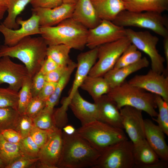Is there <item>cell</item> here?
Listing matches in <instances>:
<instances>
[{
  "label": "cell",
  "instance_id": "1",
  "mask_svg": "<svg viewBox=\"0 0 168 168\" xmlns=\"http://www.w3.org/2000/svg\"><path fill=\"white\" fill-rule=\"evenodd\" d=\"M100 153L76 131L71 135L63 132V145L57 168H93Z\"/></svg>",
  "mask_w": 168,
  "mask_h": 168
},
{
  "label": "cell",
  "instance_id": "2",
  "mask_svg": "<svg viewBox=\"0 0 168 168\" xmlns=\"http://www.w3.org/2000/svg\"><path fill=\"white\" fill-rule=\"evenodd\" d=\"M48 46L41 36H28L13 46L0 45V58L8 56L19 60L32 78L40 71L47 57Z\"/></svg>",
  "mask_w": 168,
  "mask_h": 168
},
{
  "label": "cell",
  "instance_id": "3",
  "mask_svg": "<svg viewBox=\"0 0 168 168\" xmlns=\"http://www.w3.org/2000/svg\"><path fill=\"white\" fill-rule=\"evenodd\" d=\"M40 30L48 46L63 44L82 50L86 45L88 29L70 17L54 26L40 27Z\"/></svg>",
  "mask_w": 168,
  "mask_h": 168
},
{
  "label": "cell",
  "instance_id": "4",
  "mask_svg": "<svg viewBox=\"0 0 168 168\" xmlns=\"http://www.w3.org/2000/svg\"><path fill=\"white\" fill-rule=\"evenodd\" d=\"M107 95L115 102L119 110L128 106L146 112L152 118L157 116L155 95L128 82L125 81L112 88Z\"/></svg>",
  "mask_w": 168,
  "mask_h": 168
},
{
  "label": "cell",
  "instance_id": "5",
  "mask_svg": "<svg viewBox=\"0 0 168 168\" xmlns=\"http://www.w3.org/2000/svg\"><path fill=\"white\" fill-rule=\"evenodd\" d=\"M76 132L100 153L116 143L128 139L123 129L97 120L82 125Z\"/></svg>",
  "mask_w": 168,
  "mask_h": 168
},
{
  "label": "cell",
  "instance_id": "6",
  "mask_svg": "<svg viewBox=\"0 0 168 168\" xmlns=\"http://www.w3.org/2000/svg\"><path fill=\"white\" fill-rule=\"evenodd\" d=\"M112 22L119 26L136 27L150 30L164 38L168 36V20L162 13L152 12H121Z\"/></svg>",
  "mask_w": 168,
  "mask_h": 168
},
{
  "label": "cell",
  "instance_id": "7",
  "mask_svg": "<svg viewBox=\"0 0 168 168\" xmlns=\"http://www.w3.org/2000/svg\"><path fill=\"white\" fill-rule=\"evenodd\" d=\"M133 144L128 139L106 148L93 168H133L134 166Z\"/></svg>",
  "mask_w": 168,
  "mask_h": 168
},
{
  "label": "cell",
  "instance_id": "8",
  "mask_svg": "<svg viewBox=\"0 0 168 168\" xmlns=\"http://www.w3.org/2000/svg\"><path fill=\"white\" fill-rule=\"evenodd\" d=\"M125 35L131 44L149 57L151 69L159 73L167 72L164 65L165 59L156 48L159 40L157 37L148 31H136L129 28L125 29Z\"/></svg>",
  "mask_w": 168,
  "mask_h": 168
},
{
  "label": "cell",
  "instance_id": "9",
  "mask_svg": "<svg viewBox=\"0 0 168 168\" xmlns=\"http://www.w3.org/2000/svg\"><path fill=\"white\" fill-rule=\"evenodd\" d=\"M126 36L98 47L97 61L91 68L88 75L103 77L113 68L123 52L131 44Z\"/></svg>",
  "mask_w": 168,
  "mask_h": 168
},
{
  "label": "cell",
  "instance_id": "10",
  "mask_svg": "<svg viewBox=\"0 0 168 168\" xmlns=\"http://www.w3.org/2000/svg\"><path fill=\"white\" fill-rule=\"evenodd\" d=\"M125 36L124 27L112 21L102 20L98 26L88 29L86 46L91 49Z\"/></svg>",
  "mask_w": 168,
  "mask_h": 168
},
{
  "label": "cell",
  "instance_id": "11",
  "mask_svg": "<svg viewBox=\"0 0 168 168\" xmlns=\"http://www.w3.org/2000/svg\"><path fill=\"white\" fill-rule=\"evenodd\" d=\"M32 14L30 17L26 20L17 17L16 22L21 26L17 29L8 28L0 23V33L4 37V45L13 46L27 36L40 34L39 17L34 13Z\"/></svg>",
  "mask_w": 168,
  "mask_h": 168
},
{
  "label": "cell",
  "instance_id": "12",
  "mask_svg": "<svg viewBox=\"0 0 168 168\" xmlns=\"http://www.w3.org/2000/svg\"><path fill=\"white\" fill-rule=\"evenodd\" d=\"M63 145V132L57 128L50 134L44 145L40 148L39 160L35 167L57 168Z\"/></svg>",
  "mask_w": 168,
  "mask_h": 168
},
{
  "label": "cell",
  "instance_id": "13",
  "mask_svg": "<svg viewBox=\"0 0 168 168\" xmlns=\"http://www.w3.org/2000/svg\"><path fill=\"white\" fill-rule=\"evenodd\" d=\"M150 69L144 75H136L128 82L148 92L160 96L168 102V76Z\"/></svg>",
  "mask_w": 168,
  "mask_h": 168
},
{
  "label": "cell",
  "instance_id": "14",
  "mask_svg": "<svg viewBox=\"0 0 168 168\" xmlns=\"http://www.w3.org/2000/svg\"><path fill=\"white\" fill-rule=\"evenodd\" d=\"M29 76L24 65L14 62L8 56L0 58V85L6 83L8 87L18 92Z\"/></svg>",
  "mask_w": 168,
  "mask_h": 168
},
{
  "label": "cell",
  "instance_id": "15",
  "mask_svg": "<svg viewBox=\"0 0 168 168\" xmlns=\"http://www.w3.org/2000/svg\"><path fill=\"white\" fill-rule=\"evenodd\" d=\"M123 129L134 145L145 139L142 111L126 106L119 110Z\"/></svg>",
  "mask_w": 168,
  "mask_h": 168
},
{
  "label": "cell",
  "instance_id": "16",
  "mask_svg": "<svg viewBox=\"0 0 168 168\" xmlns=\"http://www.w3.org/2000/svg\"><path fill=\"white\" fill-rule=\"evenodd\" d=\"M98 52V48L97 47L82 52L77 56V71L74 80L68 96L63 100L62 106L63 107L68 108L72 97L80 87L86 77L88 75L91 68L96 62Z\"/></svg>",
  "mask_w": 168,
  "mask_h": 168
},
{
  "label": "cell",
  "instance_id": "17",
  "mask_svg": "<svg viewBox=\"0 0 168 168\" xmlns=\"http://www.w3.org/2000/svg\"><path fill=\"white\" fill-rule=\"evenodd\" d=\"M75 5L76 4L63 3L54 8H32L31 10L32 13L39 17L40 27L52 26L71 17Z\"/></svg>",
  "mask_w": 168,
  "mask_h": 168
},
{
  "label": "cell",
  "instance_id": "18",
  "mask_svg": "<svg viewBox=\"0 0 168 168\" xmlns=\"http://www.w3.org/2000/svg\"><path fill=\"white\" fill-rule=\"evenodd\" d=\"M144 126L147 142L160 159L168 161V146L165 140V134L150 119H144Z\"/></svg>",
  "mask_w": 168,
  "mask_h": 168
},
{
  "label": "cell",
  "instance_id": "19",
  "mask_svg": "<svg viewBox=\"0 0 168 168\" xmlns=\"http://www.w3.org/2000/svg\"><path fill=\"white\" fill-rule=\"evenodd\" d=\"M94 103L97 108L98 120L123 129L119 110L107 94L102 96Z\"/></svg>",
  "mask_w": 168,
  "mask_h": 168
},
{
  "label": "cell",
  "instance_id": "20",
  "mask_svg": "<svg viewBox=\"0 0 168 168\" xmlns=\"http://www.w3.org/2000/svg\"><path fill=\"white\" fill-rule=\"evenodd\" d=\"M73 113L81 122L82 125L98 120V114L96 104L85 100L78 90L72 97L69 104Z\"/></svg>",
  "mask_w": 168,
  "mask_h": 168
},
{
  "label": "cell",
  "instance_id": "21",
  "mask_svg": "<svg viewBox=\"0 0 168 168\" xmlns=\"http://www.w3.org/2000/svg\"><path fill=\"white\" fill-rule=\"evenodd\" d=\"M71 17L88 29L95 27L102 21L91 0H78Z\"/></svg>",
  "mask_w": 168,
  "mask_h": 168
},
{
  "label": "cell",
  "instance_id": "22",
  "mask_svg": "<svg viewBox=\"0 0 168 168\" xmlns=\"http://www.w3.org/2000/svg\"><path fill=\"white\" fill-rule=\"evenodd\" d=\"M149 62L146 57H142L137 62L118 68H112L103 76L107 81L111 89L125 82L126 78L131 74L149 66Z\"/></svg>",
  "mask_w": 168,
  "mask_h": 168
},
{
  "label": "cell",
  "instance_id": "23",
  "mask_svg": "<svg viewBox=\"0 0 168 168\" xmlns=\"http://www.w3.org/2000/svg\"><path fill=\"white\" fill-rule=\"evenodd\" d=\"M133 146L134 168H152L160 160L145 139Z\"/></svg>",
  "mask_w": 168,
  "mask_h": 168
},
{
  "label": "cell",
  "instance_id": "24",
  "mask_svg": "<svg viewBox=\"0 0 168 168\" xmlns=\"http://www.w3.org/2000/svg\"><path fill=\"white\" fill-rule=\"evenodd\" d=\"M99 17L113 21L125 8L123 0H91Z\"/></svg>",
  "mask_w": 168,
  "mask_h": 168
},
{
  "label": "cell",
  "instance_id": "25",
  "mask_svg": "<svg viewBox=\"0 0 168 168\" xmlns=\"http://www.w3.org/2000/svg\"><path fill=\"white\" fill-rule=\"evenodd\" d=\"M125 10L162 13L168 10V0H123Z\"/></svg>",
  "mask_w": 168,
  "mask_h": 168
},
{
  "label": "cell",
  "instance_id": "26",
  "mask_svg": "<svg viewBox=\"0 0 168 168\" xmlns=\"http://www.w3.org/2000/svg\"><path fill=\"white\" fill-rule=\"evenodd\" d=\"M80 87L87 92L94 101L102 96L108 94L111 89L104 77L87 76Z\"/></svg>",
  "mask_w": 168,
  "mask_h": 168
},
{
  "label": "cell",
  "instance_id": "27",
  "mask_svg": "<svg viewBox=\"0 0 168 168\" xmlns=\"http://www.w3.org/2000/svg\"><path fill=\"white\" fill-rule=\"evenodd\" d=\"M23 156L18 144L8 142L0 134V162L4 168Z\"/></svg>",
  "mask_w": 168,
  "mask_h": 168
},
{
  "label": "cell",
  "instance_id": "28",
  "mask_svg": "<svg viewBox=\"0 0 168 168\" xmlns=\"http://www.w3.org/2000/svg\"><path fill=\"white\" fill-rule=\"evenodd\" d=\"M31 0H8L7 15L2 23L6 27L17 29L20 26L17 23V17Z\"/></svg>",
  "mask_w": 168,
  "mask_h": 168
},
{
  "label": "cell",
  "instance_id": "29",
  "mask_svg": "<svg viewBox=\"0 0 168 168\" xmlns=\"http://www.w3.org/2000/svg\"><path fill=\"white\" fill-rule=\"evenodd\" d=\"M77 66V63L73 61L69 65L68 69L57 83L54 93L46 101L44 109L51 111H54V107L58 102L63 90Z\"/></svg>",
  "mask_w": 168,
  "mask_h": 168
},
{
  "label": "cell",
  "instance_id": "30",
  "mask_svg": "<svg viewBox=\"0 0 168 168\" xmlns=\"http://www.w3.org/2000/svg\"><path fill=\"white\" fill-rule=\"evenodd\" d=\"M71 49L63 44L48 46L47 56L50 57L59 67L67 66L72 61L69 55Z\"/></svg>",
  "mask_w": 168,
  "mask_h": 168
},
{
  "label": "cell",
  "instance_id": "31",
  "mask_svg": "<svg viewBox=\"0 0 168 168\" xmlns=\"http://www.w3.org/2000/svg\"><path fill=\"white\" fill-rule=\"evenodd\" d=\"M20 115L16 109L0 108V134L6 129H15Z\"/></svg>",
  "mask_w": 168,
  "mask_h": 168
},
{
  "label": "cell",
  "instance_id": "32",
  "mask_svg": "<svg viewBox=\"0 0 168 168\" xmlns=\"http://www.w3.org/2000/svg\"><path fill=\"white\" fill-rule=\"evenodd\" d=\"M142 58V53L132 44L129 45L119 57L114 68H118L134 63Z\"/></svg>",
  "mask_w": 168,
  "mask_h": 168
},
{
  "label": "cell",
  "instance_id": "33",
  "mask_svg": "<svg viewBox=\"0 0 168 168\" xmlns=\"http://www.w3.org/2000/svg\"><path fill=\"white\" fill-rule=\"evenodd\" d=\"M155 95V99L158 112L157 118H152L153 120L165 134L168 135V102L165 101L160 96Z\"/></svg>",
  "mask_w": 168,
  "mask_h": 168
},
{
  "label": "cell",
  "instance_id": "34",
  "mask_svg": "<svg viewBox=\"0 0 168 168\" xmlns=\"http://www.w3.org/2000/svg\"><path fill=\"white\" fill-rule=\"evenodd\" d=\"M32 79L30 76L27 78L18 92L17 110L21 115L25 114L26 107L33 97L31 91Z\"/></svg>",
  "mask_w": 168,
  "mask_h": 168
},
{
  "label": "cell",
  "instance_id": "35",
  "mask_svg": "<svg viewBox=\"0 0 168 168\" xmlns=\"http://www.w3.org/2000/svg\"><path fill=\"white\" fill-rule=\"evenodd\" d=\"M53 111L43 109L36 117L33 119L34 125L40 129L54 131L58 128L53 118Z\"/></svg>",
  "mask_w": 168,
  "mask_h": 168
},
{
  "label": "cell",
  "instance_id": "36",
  "mask_svg": "<svg viewBox=\"0 0 168 168\" xmlns=\"http://www.w3.org/2000/svg\"><path fill=\"white\" fill-rule=\"evenodd\" d=\"M18 92L9 87H0V108L12 107L17 109Z\"/></svg>",
  "mask_w": 168,
  "mask_h": 168
},
{
  "label": "cell",
  "instance_id": "37",
  "mask_svg": "<svg viewBox=\"0 0 168 168\" xmlns=\"http://www.w3.org/2000/svg\"><path fill=\"white\" fill-rule=\"evenodd\" d=\"M18 145L24 156L31 158H38L40 148L30 135L22 138Z\"/></svg>",
  "mask_w": 168,
  "mask_h": 168
},
{
  "label": "cell",
  "instance_id": "38",
  "mask_svg": "<svg viewBox=\"0 0 168 168\" xmlns=\"http://www.w3.org/2000/svg\"><path fill=\"white\" fill-rule=\"evenodd\" d=\"M34 126L33 119L24 114L20 115L15 129L23 138L29 135Z\"/></svg>",
  "mask_w": 168,
  "mask_h": 168
},
{
  "label": "cell",
  "instance_id": "39",
  "mask_svg": "<svg viewBox=\"0 0 168 168\" xmlns=\"http://www.w3.org/2000/svg\"><path fill=\"white\" fill-rule=\"evenodd\" d=\"M45 102L38 96L33 97L26 107L25 114L34 119L43 110Z\"/></svg>",
  "mask_w": 168,
  "mask_h": 168
},
{
  "label": "cell",
  "instance_id": "40",
  "mask_svg": "<svg viewBox=\"0 0 168 168\" xmlns=\"http://www.w3.org/2000/svg\"><path fill=\"white\" fill-rule=\"evenodd\" d=\"M53 131L42 129L34 126L29 135L40 148L45 143Z\"/></svg>",
  "mask_w": 168,
  "mask_h": 168
},
{
  "label": "cell",
  "instance_id": "41",
  "mask_svg": "<svg viewBox=\"0 0 168 168\" xmlns=\"http://www.w3.org/2000/svg\"><path fill=\"white\" fill-rule=\"evenodd\" d=\"M39 158H31L25 156L19 157L5 168H35Z\"/></svg>",
  "mask_w": 168,
  "mask_h": 168
},
{
  "label": "cell",
  "instance_id": "42",
  "mask_svg": "<svg viewBox=\"0 0 168 168\" xmlns=\"http://www.w3.org/2000/svg\"><path fill=\"white\" fill-rule=\"evenodd\" d=\"M45 82L44 75L40 71L32 78L31 91L33 97L38 96Z\"/></svg>",
  "mask_w": 168,
  "mask_h": 168
},
{
  "label": "cell",
  "instance_id": "43",
  "mask_svg": "<svg viewBox=\"0 0 168 168\" xmlns=\"http://www.w3.org/2000/svg\"><path fill=\"white\" fill-rule=\"evenodd\" d=\"M63 3V0H31L30 3L32 8H52L60 5Z\"/></svg>",
  "mask_w": 168,
  "mask_h": 168
},
{
  "label": "cell",
  "instance_id": "44",
  "mask_svg": "<svg viewBox=\"0 0 168 168\" xmlns=\"http://www.w3.org/2000/svg\"><path fill=\"white\" fill-rule=\"evenodd\" d=\"M67 66L59 67L54 70L44 75L46 82L57 83L66 72L68 68Z\"/></svg>",
  "mask_w": 168,
  "mask_h": 168
},
{
  "label": "cell",
  "instance_id": "45",
  "mask_svg": "<svg viewBox=\"0 0 168 168\" xmlns=\"http://www.w3.org/2000/svg\"><path fill=\"white\" fill-rule=\"evenodd\" d=\"M57 83L46 82L37 96L46 102L54 93Z\"/></svg>",
  "mask_w": 168,
  "mask_h": 168
},
{
  "label": "cell",
  "instance_id": "46",
  "mask_svg": "<svg viewBox=\"0 0 168 168\" xmlns=\"http://www.w3.org/2000/svg\"><path fill=\"white\" fill-rule=\"evenodd\" d=\"M1 134L6 140L12 143L18 144L22 138L20 134L13 129L4 130Z\"/></svg>",
  "mask_w": 168,
  "mask_h": 168
},
{
  "label": "cell",
  "instance_id": "47",
  "mask_svg": "<svg viewBox=\"0 0 168 168\" xmlns=\"http://www.w3.org/2000/svg\"><path fill=\"white\" fill-rule=\"evenodd\" d=\"M59 67L58 65L50 57L47 56L40 71L45 75Z\"/></svg>",
  "mask_w": 168,
  "mask_h": 168
},
{
  "label": "cell",
  "instance_id": "48",
  "mask_svg": "<svg viewBox=\"0 0 168 168\" xmlns=\"http://www.w3.org/2000/svg\"><path fill=\"white\" fill-rule=\"evenodd\" d=\"M8 0H0V21L2 19L7 11Z\"/></svg>",
  "mask_w": 168,
  "mask_h": 168
},
{
  "label": "cell",
  "instance_id": "49",
  "mask_svg": "<svg viewBox=\"0 0 168 168\" xmlns=\"http://www.w3.org/2000/svg\"><path fill=\"white\" fill-rule=\"evenodd\" d=\"M164 52L165 56V61H166L167 69L168 68V36L164 38L163 41Z\"/></svg>",
  "mask_w": 168,
  "mask_h": 168
},
{
  "label": "cell",
  "instance_id": "50",
  "mask_svg": "<svg viewBox=\"0 0 168 168\" xmlns=\"http://www.w3.org/2000/svg\"><path fill=\"white\" fill-rule=\"evenodd\" d=\"M63 132L68 135H71L75 133L76 130L71 125H66L63 128Z\"/></svg>",
  "mask_w": 168,
  "mask_h": 168
},
{
  "label": "cell",
  "instance_id": "51",
  "mask_svg": "<svg viewBox=\"0 0 168 168\" xmlns=\"http://www.w3.org/2000/svg\"><path fill=\"white\" fill-rule=\"evenodd\" d=\"M78 0H63V3L69 4H76Z\"/></svg>",
  "mask_w": 168,
  "mask_h": 168
},
{
  "label": "cell",
  "instance_id": "52",
  "mask_svg": "<svg viewBox=\"0 0 168 168\" xmlns=\"http://www.w3.org/2000/svg\"><path fill=\"white\" fill-rule=\"evenodd\" d=\"M0 168H4L3 166L0 162Z\"/></svg>",
  "mask_w": 168,
  "mask_h": 168
}]
</instances>
